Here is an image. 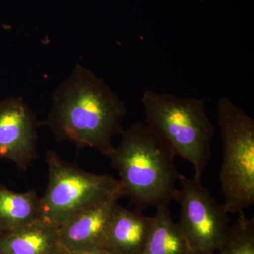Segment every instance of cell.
Listing matches in <instances>:
<instances>
[{"label": "cell", "mask_w": 254, "mask_h": 254, "mask_svg": "<svg viewBox=\"0 0 254 254\" xmlns=\"http://www.w3.org/2000/svg\"><path fill=\"white\" fill-rule=\"evenodd\" d=\"M0 254H68L60 240L59 227L38 220L0 233Z\"/></svg>", "instance_id": "cell-10"}, {"label": "cell", "mask_w": 254, "mask_h": 254, "mask_svg": "<svg viewBox=\"0 0 254 254\" xmlns=\"http://www.w3.org/2000/svg\"><path fill=\"white\" fill-rule=\"evenodd\" d=\"M215 254H254V222L241 213Z\"/></svg>", "instance_id": "cell-13"}, {"label": "cell", "mask_w": 254, "mask_h": 254, "mask_svg": "<svg viewBox=\"0 0 254 254\" xmlns=\"http://www.w3.org/2000/svg\"><path fill=\"white\" fill-rule=\"evenodd\" d=\"M88 254H114L111 252H108V251L102 250L98 251V252H93V253Z\"/></svg>", "instance_id": "cell-14"}, {"label": "cell", "mask_w": 254, "mask_h": 254, "mask_svg": "<svg viewBox=\"0 0 254 254\" xmlns=\"http://www.w3.org/2000/svg\"><path fill=\"white\" fill-rule=\"evenodd\" d=\"M39 214L40 198L34 190L18 193L0 186V233L40 220Z\"/></svg>", "instance_id": "cell-11"}, {"label": "cell", "mask_w": 254, "mask_h": 254, "mask_svg": "<svg viewBox=\"0 0 254 254\" xmlns=\"http://www.w3.org/2000/svg\"><path fill=\"white\" fill-rule=\"evenodd\" d=\"M40 124L22 98L0 101V159L27 170L37 158Z\"/></svg>", "instance_id": "cell-7"}, {"label": "cell", "mask_w": 254, "mask_h": 254, "mask_svg": "<svg viewBox=\"0 0 254 254\" xmlns=\"http://www.w3.org/2000/svg\"><path fill=\"white\" fill-rule=\"evenodd\" d=\"M46 160L49 177L40 198V220L60 227L87 209L124 196L120 180L111 175L85 171L53 150L47 151Z\"/></svg>", "instance_id": "cell-4"}, {"label": "cell", "mask_w": 254, "mask_h": 254, "mask_svg": "<svg viewBox=\"0 0 254 254\" xmlns=\"http://www.w3.org/2000/svg\"><path fill=\"white\" fill-rule=\"evenodd\" d=\"M152 221L140 209L129 210L117 205L103 250L114 254H142Z\"/></svg>", "instance_id": "cell-9"}, {"label": "cell", "mask_w": 254, "mask_h": 254, "mask_svg": "<svg viewBox=\"0 0 254 254\" xmlns=\"http://www.w3.org/2000/svg\"><path fill=\"white\" fill-rule=\"evenodd\" d=\"M145 123L168 143L176 156L189 162L200 180L211 158L215 128L203 99L145 91L141 98Z\"/></svg>", "instance_id": "cell-3"}, {"label": "cell", "mask_w": 254, "mask_h": 254, "mask_svg": "<svg viewBox=\"0 0 254 254\" xmlns=\"http://www.w3.org/2000/svg\"><path fill=\"white\" fill-rule=\"evenodd\" d=\"M192 254L190 253V250H187V252H186V254Z\"/></svg>", "instance_id": "cell-15"}, {"label": "cell", "mask_w": 254, "mask_h": 254, "mask_svg": "<svg viewBox=\"0 0 254 254\" xmlns=\"http://www.w3.org/2000/svg\"><path fill=\"white\" fill-rule=\"evenodd\" d=\"M151 229L142 254H185L189 250L178 224L171 217L169 205L157 207Z\"/></svg>", "instance_id": "cell-12"}, {"label": "cell", "mask_w": 254, "mask_h": 254, "mask_svg": "<svg viewBox=\"0 0 254 254\" xmlns=\"http://www.w3.org/2000/svg\"><path fill=\"white\" fill-rule=\"evenodd\" d=\"M118 198L87 209L59 227L60 240L68 254L103 250Z\"/></svg>", "instance_id": "cell-8"}, {"label": "cell", "mask_w": 254, "mask_h": 254, "mask_svg": "<svg viewBox=\"0 0 254 254\" xmlns=\"http://www.w3.org/2000/svg\"><path fill=\"white\" fill-rule=\"evenodd\" d=\"M218 123L223 144L220 173L223 205L228 214L243 213L254 204V120L222 97Z\"/></svg>", "instance_id": "cell-5"}, {"label": "cell", "mask_w": 254, "mask_h": 254, "mask_svg": "<svg viewBox=\"0 0 254 254\" xmlns=\"http://www.w3.org/2000/svg\"><path fill=\"white\" fill-rule=\"evenodd\" d=\"M178 225L192 254H215L230 231L229 214L200 180L180 175Z\"/></svg>", "instance_id": "cell-6"}, {"label": "cell", "mask_w": 254, "mask_h": 254, "mask_svg": "<svg viewBox=\"0 0 254 254\" xmlns=\"http://www.w3.org/2000/svg\"><path fill=\"white\" fill-rule=\"evenodd\" d=\"M121 135L109 157L124 195L140 210L169 205L176 199L180 177L173 150L145 123H134Z\"/></svg>", "instance_id": "cell-2"}, {"label": "cell", "mask_w": 254, "mask_h": 254, "mask_svg": "<svg viewBox=\"0 0 254 254\" xmlns=\"http://www.w3.org/2000/svg\"><path fill=\"white\" fill-rule=\"evenodd\" d=\"M125 103L104 80L80 64L53 93L46 124L57 141L94 148L110 156L123 131Z\"/></svg>", "instance_id": "cell-1"}]
</instances>
